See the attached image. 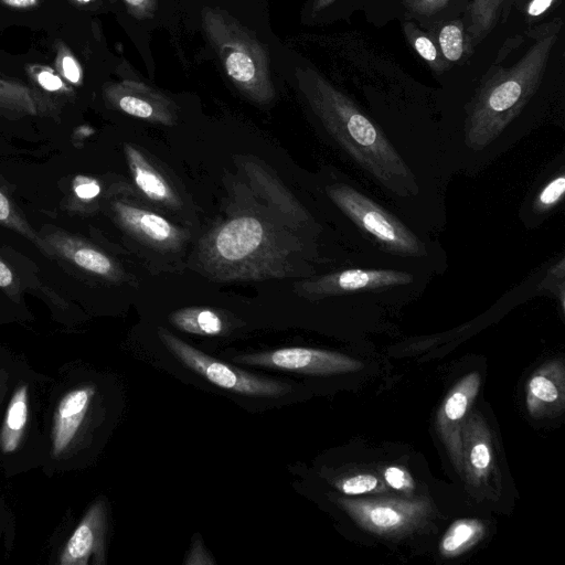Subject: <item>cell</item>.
<instances>
[{
    "mask_svg": "<svg viewBox=\"0 0 565 565\" xmlns=\"http://www.w3.org/2000/svg\"><path fill=\"white\" fill-rule=\"evenodd\" d=\"M47 250L67 259L77 267L94 275L117 281L122 270L114 259L94 245L63 232H54L46 236Z\"/></svg>",
    "mask_w": 565,
    "mask_h": 565,
    "instance_id": "15",
    "label": "cell"
},
{
    "mask_svg": "<svg viewBox=\"0 0 565 565\" xmlns=\"http://www.w3.org/2000/svg\"><path fill=\"white\" fill-rule=\"evenodd\" d=\"M526 404L529 412L534 416L563 407L564 376L562 364H545L529 379Z\"/></svg>",
    "mask_w": 565,
    "mask_h": 565,
    "instance_id": "18",
    "label": "cell"
},
{
    "mask_svg": "<svg viewBox=\"0 0 565 565\" xmlns=\"http://www.w3.org/2000/svg\"><path fill=\"white\" fill-rule=\"evenodd\" d=\"M402 29L412 49L426 62L436 75L444 74L450 66L444 60L434 39L413 21H405Z\"/></svg>",
    "mask_w": 565,
    "mask_h": 565,
    "instance_id": "25",
    "label": "cell"
},
{
    "mask_svg": "<svg viewBox=\"0 0 565 565\" xmlns=\"http://www.w3.org/2000/svg\"><path fill=\"white\" fill-rule=\"evenodd\" d=\"M202 23L227 76L239 92L257 104L275 97L270 61L263 43L230 13L206 7Z\"/></svg>",
    "mask_w": 565,
    "mask_h": 565,
    "instance_id": "4",
    "label": "cell"
},
{
    "mask_svg": "<svg viewBox=\"0 0 565 565\" xmlns=\"http://www.w3.org/2000/svg\"><path fill=\"white\" fill-rule=\"evenodd\" d=\"M562 20L554 19L531 31L534 43L512 66L492 65L467 105L465 137L468 147L481 151L503 135L542 83Z\"/></svg>",
    "mask_w": 565,
    "mask_h": 565,
    "instance_id": "3",
    "label": "cell"
},
{
    "mask_svg": "<svg viewBox=\"0 0 565 565\" xmlns=\"http://www.w3.org/2000/svg\"><path fill=\"white\" fill-rule=\"evenodd\" d=\"M414 277L394 269L352 268L298 281L295 290L311 298L351 292L386 291L412 284Z\"/></svg>",
    "mask_w": 565,
    "mask_h": 565,
    "instance_id": "9",
    "label": "cell"
},
{
    "mask_svg": "<svg viewBox=\"0 0 565 565\" xmlns=\"http://www.w3.org/2000/svg\"><path fill=\"white\" fill-rule=\"evenodd\" d=\"M334 487L348 495H360L385 490L383 482L372 473L349 476L335 482Z\"/></svg>",
    "mask_w": 565,
    "mask_h": 565,
    "instance_id": "28",
    "label": "cell"
},
{
    "mask_svg": "<svg viewBox=\"0 0 565 565\" xmlns=\"http://www.w3.org/2000/svg\"><path fill=\"white\" fill-rule=\"evenodd\" d=\"M470 481L484 482L493 469V448L489 431L477 416L470 417L462 431V469Z\"/></svg>",
    "mask_w": 565,
    "mask_h": 565,
    "instance_id": "17",
    "label": "cell"
},
{
    "mask_svg": "<svg viewBox=\"0 0 565 565\" xmlns=\"http://www.w3.org/2000/svg\"><path fill=\"white\" fill-rule=\"evenodd\" d=\"M243 183L222 217L200 241L199 270L221 281L300 275L305 245L299 230L311 217L276 175L253 159L243 161Z\"/></svg>",
    "mask_w": 565,
    "mask_h": 565,
    "instance_id": "1",
    "label": "cell"
},
{
    "mask_svg": "<svg viewBox=\"0 0 565 565\" xmlns=\"http://www.w3.org/2000/svg\"><path fill=\"white\" fill-rule=\"evenodd\" d=\"M6 4L15 8H29L36 3V0H2Z\"/></svg>",
    "mask_w": 565,
    "mask_h": 565,
    "instance_id": "37",
    "label": "cell"
},
{
    "mask_svg": "<svg viewBox=\"0 0 565 565\" xmlns=\"http://www.w3.org/2000/svg\"><path fill=\"white\" fill-rule=\"evenodd\" d=\"M451 0H403L408 14L419 22H436Z\"/></svg>",
    "mask_w": 565,
    "mask_h": 565,
    "instance_id": "29",
    "label": "cell"
},
{
    "mask_svg": "<svg viewBox=\"0 0 565 565\" xmlns=\"http://www.w3.org/2000/svg\"><path fill=\"white\" fill-rule=\"evenodd\" d=\"M0 288L10 297L19 296L20 285L11 268L0 258Z\"/></svg>",
    "mask_w": 565,
    "mask_h": 565,
    "instance_id": "33",
    "label": "cell"
},
{
    "mask_svg": "<svg viewBox=\"0 0 565 565\" xmlns=\"http://www.w3.org/2000/svg\"><path fill=\"white\" fill-rule=\"evenodd\" d=\"M113 211L126 232L151 247L173 250L185 238L182 230L152 211L122 201L114 202Z\"/></svg>",
    "mask_w": 565,
    "mask_h": 565,
    "instance_id": "12",
    "label": "cell"
},
{
    "mask_svg": "<svg viewBox=\"0 0 565 565\" xmlns=\"http://www.w3.org/2000/svg\"><path fill=\"white\" fill-rule=\"evenodd\" d=\"M125 156L137 188L150 201L168 209H180L181 201L174 189L135 146H124Z\"/></svg>",
    "mask_w": 565,
    "mask_h": 565,
    "instance_id": "16",
    "label": "cell"
},
{
    "mask_svg": "<svg viewBox=\"0 0 565 565\" xmlns=\"http://www.w3.org/2000/svg\"><path fill=\"white\" fill-rule=\"evenodd\" d=\"M0 223L8 226L24 237L35 243L39 247L46 249V246L38 237L36 233L31 228L28 222L22 218L12 206L9 198L0 191ZM47 250V249H46Z\"/></svg>",
    "mask_w": 565,
    "mask_h": 565,
    "instance_id": "27",
    "label": "cell"
},
{
    "mask_svg": "<svg viewBox=\"0 0 565 565\" xmlns=\"http://www.w3.org/2000/svg\"><path fill=\"white\" fill-rule=\"evenodd\" d=\"M129 11L139 19L150 18L153 15L158 0H124Z\"/></svg>",
    "mask_w": 565,
    "mask_h": 565,
    "instance_id": "34",
    "label": "cell"
},
{
    "mask_svg": "<svg viewBox=\"0 0 565 565\" xmlns=\"http://www.w3.org/2000/svg\"><path fill=\"white\" fill-rule=\"evenodd\" d=\"M0 404H1V395H0Z\"/></svg>",
    "mask_w": 565,
    "mask_h": 565,
    "instance_id": "41",
    "label": "cell"
},
{
    "mask_svg": "<svg viewBox=\"0 0 565 565\" xmlns=\"http://www.w3.org/2000/svg\"><path fill=\"white\" fill-rule=\"evenodd\" d=\"M337 0H313L312 2V11L319 12L321 10L327 9L329 6L334 3Z\"/></svg>",
    "mask_w": 565,
    "mask_h": 565,
    "instance_id": "38",
    "label": "cell"
},
{
    "mask_svg": "<svg viewBox=\"0 0 565 565\" xmlns=\"http://www.w3.org/2000/svg\"><path fill=\"white\" fill-rule=\"evenodd\" d=\"M64 76L73 83H77L81 78V72L76 62L71 56H65L62 61Z\"/></svg>",
    "mask_w": 565,
    "mask_h": 565,
    "instance_id": "36",
    "label": "cell"
},
{
    "mask_svg": "<svg viewBox=\"0 0 565 565\" xmlns=\"http://www.w3.org/2000/svg\"><path fill=\"white\" fill-rule=\"evenodd\" d=\"M565 193V177L561 172L552 177L535 194L532 211L542 216L557 206Z\"/></svg>",
    "mask_w": 565,
    "mask_h": 565,
    "instance_id": "26",
    "label": "cell"
},
{
    "mask_svg": "<svg viewBox=\"0 0 565 565\" xmlns=\"http://www.w3.org/2000/svg\"><path fill=\"white\" fill-rule=\"evenodd\" d=\"M78 1H82V2H87V1H89V0H78Z\"/></svg>",
    "mask_w": 565,
    "mask_h": 565,
    "instance_id": "40",
    "label": "cell"
},
{
    "mask_svg": "<svg viewBox=\"0 0 565 565\" xmlns=\"http://www.w3.org/2000/svg\"><path fill=\"white\" fill-rule=\"evenodd\" d=\"M28 386L23 384L17 387L6 411L0 431V448L4 454L15 451L22 441L28 422Z\"/></svg>",
    "mask_w": 565,
    "mask_h": 565,
    "instance_id": "21",
    "label": "cell"
},
{
    "mask_svg": "<svg viewBox=\"0 0 565 565\" xmlns=\"http://www.w3.org/2000/svg\"><path fill=\"white\" fill-rule=\"evenodd\" d=\"M427 33L434 39L450 67L466 64L475 52L460 18L437 21L428 26Z\"/></svg>",
    "mask_w": 565,
    "mask_h": 565,
    "instance_id": "19",
    "label": "cell"
},
{
    "mask_svg": "<svg viewBox=\"0 0 565 565\" xmlns=\"http://www.w3.org/2000/svg\"><path fill=\"white\" fill-rule=\"evenodd\" d=\"M480 375L471 372L450 390L437 415V427L456 467L462 470L463 418L477 396Z\"/></svg>",
    "mask_w": 565,
    "mask_h": 565,
    "instance_id": "10",
    "label": "cell"
},
{
    "mask_svg": "<svg viewBox=\"0 0 565 565\" xmlns=\"http://www.w3.org/2000/svg\"><path fill=\"white\" fill-rule=\"evenodd\" d=\"M515 0H472L462 18L466 31L476 49L498 25L508 19Z\"/></svg>",
    "mask_w": 565,
    "mask_h": 565,
    "instance_id": "20",
    "label": "cell"
},
{
    "mask_svg": "<svg viewBox=\"0 0 565 565\" xmlns=\"http://www.w3.org/2000/svg\"><path fill=\"white\" fill-rule=\"evenodd\" d=\"M385 483L397 491L411 492L414 487V480L409 472L399 466H388L383 471Z\"/></svg>",
    "mask_w": 565,
    "mask_h": 565,
    "instance_id": "30",
    "label": "cell"
},
{
    "mask_svg": "<svg viewBox=\"0 0 565 565\" xmlns=\"http://www.w3.org/2000/svg\"><path fill=\"white\" fill-rule=\"evenodd\" d=\"M2 382H3V379H2V377H1V375H0V384H1Z\"/></svg>",
    "mask_w": 565,
    "mask_h": 565,
    "instance_id": "39",
    "label": "cell"
},
{
    "mask_svg": "<svg viewBox=\"0 0 565 565\" xmlns=\"http://www.w3.org/2000/svg\"><path fill=\"white\" fill-rule=\"evenodd\" d=\"M484 525L479 520L456 521L443 536L439 551L446 557H454L475 545L483 535Z\"/></svg>",
    "mask_w": 565,
    "mask_h": 565,
    "instance_id": "24",
    "label": "cell"
},
{
    "mask_svg": "<svg viewBox=\"0 0 565 565\" xmlns=\"http://www.w3.org/2000/svg\"><path fill=\"white\" fill-rule=\"evenodd\" d=\"M73 190L79 199L93 200L100 193V185L95 179L77 175L73 181Z\"/></svg>",
    "mask_w": 565,
    "mask_h": 565,
    "instance_id": "32",
    "label": "cell"
},
{
    "mask_svg": "<svg viewBox=\"0 0 565 565\" xmlns=\"http://www.w3.org/2000/svg\"><path fill=\"white\" fill-rule=\"evenodd\" d=\"M338 504L362 527L379 535H398L415 529L429 514L424 499L338 498Z\"/></svg>",
    "mask_w": 565,
    "mask_h": 565,
    "instance_id": "7",
    "label": "cell"
},
{
    "mask_svg": "<svg viewBox=\"0 0 565 565\" xmlns=\"http://www.w3.org/2000/svg\"><path fill=\"white\" fill-rule=\"evenodd\" d=\"M106 505L94 502L70 536L60 555L62 565L105 564Z\"/></svg>",
    "mask_w": 565,
    "mask_h": 565,
    "instance_id": "13",
    "label": "cell"
},
{
    "mask_svg": "<svg viewBox=\"0 0 565 565\" xmlns=\"http://www.w3.org/2000/svg\"><path fill=\"white\" fill-rule=\"evenodd\" d=\"M158 335L180 362L218 387L253 396H281L291 391V386L286 383L260 377L215 360L167 329H158Z\"/></svg>",
    "mask_w": 565,
    "mask_h": 565,
    "instance_id": "6",
    "label": "cell"
},
{
    "mask_svg": "<svg viewBox=\"0 0 565 565\" xmlns=\"http://www.w3.org/2000/svg\"><path fill=\"white\" fill-rule=\"evenodd\" d=\"M45 106V100L28 86L0 78V113L38 115Z\"/></svg>",
    "mask_w": 565,
    "mask_h": 565,
    "instance_id": "23",
    "label": "cell"
},
{
    "mask_svg": "<svg viewBox=\"0 0 565 565\" xmlns=\"http://www.w3.org/2000/svg\"><path fill=\"white\" fill-rule=\"evenodd\" d=\"M95 395V387L85 385L67 392L58 402L51 433L52 452L63 455L76 439Z\"/></svg>",
    "mask_w": 565,
    "mask_h": 565,
    "instance_id": "14",
    "label": "cell"
},
{
    "mask_svg": "<svg viewBox=\"0 0 565 565\" xmlns=\"http://www.w3.org/2000/svg\"><path fill=\"white\" fill-rule=\"evenodd\" d=\"M299 88L327 134L354 163L398 196L417 190L415 178L375 122L316 70L297 72Z\"/></svg>",
    "mask_w": 565,
    "mask_h": 565,
    "instance_id": "2",
    "label": "cell"
},
{
    "mask_svg": "<svg viewBox=\"0 0 565 565\" xmlns=\"http://www.w3.org/2000/svg\"><path fill=\"white\" fill-rule=\"evenodd\" d=\"M233 361L313 375L355 372L363 367L360 361L338 352L298 347L241 354Z\"/></svg>",
    "mask_w": 565,
    "mask_h": 565,
    "instance_id": "8",
    "label": "cell"
},
{
    "mask_svg": "<svg viewBox=\"0 0 565 565\" xmlns=\"http://www.w3.org/2000/svg\"><path fill=\"white\" fill-rule=\"evenodd\" d=\"M169 321L179 330L199 335H220L226 329L223 317L204 307H189L170 313Z\"/></svg>",
    "mask_w": 565,
    "mask_h": 565,
    "instance_id": "22",
    "label": "cell"
},
{
    "mask_svg": "<svg viewBox=\"0 0 565 565\" xmlns=\"http://www.w3.org/2000/svg\"><path fill=\"white\" fill-rule=\"evenodd\" d=\"M107 97L114 106L132 117L164 126L178 119L173 100L142 83L124 82L109 87Z\"/></svg>",
    "mask_w": 565,
    "mask_h": 565,
    "instance_id": "11",
    "label": "cell"
},
{
    "mask_svg": "<svg viewBox=\"0 0 565 565\" xmlns=\"http://www.w3.org/2000/svg\"><path fill=\"white\" fill-rule=\"evenodd\" d=\"M38 82L46 90H58L63 87L62 81L54 74L47 71H43L38 75Z\"/></svg>",
    "mask_w": 565,
    "mask_h": 565,
    "instance_id": "35",
    "label": "cell"
},
{
    "mask_svg": "<svg viewBox=\"0 0 565 565\" xmlns=\"http://www.w3.org/2000/svg\"><path fill=\"white\" fill-rule=\"evenodd\" d=\"M326 192L353 225L383 250L402 257L426 255L418 236L363 192L340 182L328 185Z\"/></svg>",
    "mask_w": 565,
    "mask_h": 565,
    "instance_id": "5",
    "label": "cell"
},
{
    "mask_svg": "<svg viewBox=\"0 0 565 565\" xmlns=\"http://www.w3.org/2000/svg\"><path fill=\"white\" fill-rule=\"evenodd\" d=\"M562 0H527L523 7L525 21L536 23L553 11Z\"/></svg>",
    "mask_w": 565,
    "mask_h": 565,
    "instance_id": "31",
    "label": "cell"
}]
</instances>
